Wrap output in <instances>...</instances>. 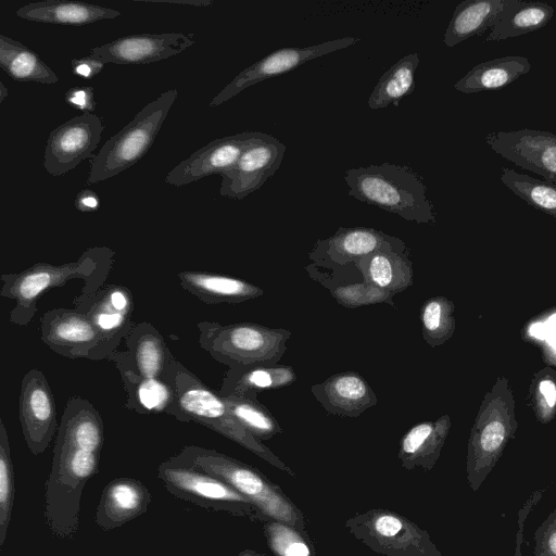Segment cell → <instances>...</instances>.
Instances as JSON below:
<instances>
[{
    "label": "cell",
    "instance_id": "6da1fadb",
    "mask_svg": "<svg viewBox=\"0 0 556 556\" xmlns=\"http://www.w3.org/2000/svg\"><path fill=\"white\" fill-rule=\"evenodd\" d=\"M115 252L108 247H92L75 262L54 265L36 263L12 274H2L0 295L15 302L9 313L10 323L27 326L37 312L40 296L51 289L62 287L73 279H81L84 287L73 301L80 309L101 288L113 268Z\"/></svg>",
    "mask_w": 556,
    "mask_h": 556
},
{
    "label": "cell",
    "instance_id": "7a4b0ae2",
    "mask_svg": "<svg viewBox=\"0 0 556 556\" xmlns=\"http://www.w3.org/2000/svg\"><path fill=\"white\" fill-rule=\"evenodd\" d=\"M163 380L174 391L178 421L203 425L252 452L273 467L295 477V472L287 464L238 422L224 397L179 361L175 358L169 364Z\"/></svg>",
    "mask_w": 556,
    "mask_h": 556
},
{
    "label": "cell",
    "instance_id": "3957f363",
    "mask_svg": "<svg viewBox=\"0 0 556 556\" xmlns=\"http://www.w3.org/2000/svg\"><path fill=\"white\" fill-rule=\"evenodd\" d=\"M100 453L55 438L43 503L45 522L54 536L66 540L77 533L83 491L98 473Z\"/></svg>",
    "mask_w": 556,
    "mask_h": 556
},
{
    "label": "cell",
    "instance_id": "277c9868",
    "mask_svg": "<svg viewBox=\"0 0 556 556\" xmlns=\"http://www.w3.org/2000/svg\"><path fill=\"white\" fill-rule=\"evenodd\" d=\"M349 195L417 224L435 220L422 178L409 166L383 163L349 168L344 173Z\"/></svg>",
    "mask_w": 556,
    "mask_h": 556
},
{
    "label": "cell",
    "instance_id": "5b68a950",
    "mask_svg": "<svg viewBox=\"0 0 556 556\" xmlns=\"http://www.w3.org/2000/svg\"><path fill=\"white\" fill-rule=\"evenodd\" d=\"M175 457L229 484L247 497L267 519L306 531L302 510L257 468L216 450L197 445L184 446Z\"/></svg>",
    "mask_w": 556,
    "mask_h": 556
},
{
    "label": "cell",
    "instance_id": "8992f818",
    "mask_svg": "<svg viewBox=\"0 0 556 556\" xmlns=\"http://www.w3.org/2000/svg\"><path fill=\"white\" fill-rule=\"evenodd\" d=\"M197 328L200 346L228 367L278 364L291 337L288 329L254 323L220 325L204 320Z\"/></svg>",
    "mask_w": 556,
    "mask_h": 556
},
{
    "label": "cell",
    "instance_id": "52a82bcc",
    "mask_svg": "<svg viewBox=\"0 0 556 556\" xmlns=\"http://www.w3.org/2000/svg\"><path fill=\"white\" fill-rule=\"evenodd\" d=\"M177 97V89L162 92L110 137L90 161L87 182L108 180L139 162L154 142Z\"/></svg>",
    "mask_w": 556,
    "mask_h": 556
},
{
    "label": "cell",
    "instance_id": "ba28073f",
    "mask_svg": "<svg viewBox=\"0 0 556 556\" xmlns=\"http://www.w3.org/2000/svg\"><path fill=\"white\" fill-rule=\"evenodd\" d=\"M156 472L166 490L180 500L261 523L268 520L247 497L229 484L179 460L175 455L163 460Z\"/></svg>",
    "mask_w": 556,
    "mask_h": 556
},
{
    "label": "cell",
    "instance_id": "9c48e42d",
    "mask_svg": "<svg viewBox=\"0 0 556 556\" xmlns=\"http://www.w3.org/2000/svg\"><path fill=\"white\" fill-rule=\"evenodd\" d=\"M344 527L357 541L383 556H440L425 530L390 509L356 514L346 519Z\"/></svg>",
    "mask_w": 556,
    "mask_h": 556
},
{
    "label": "cell",
    "instance_id": "30bf717a",
    "mask_svg": "<svg viewBox=\"0 0 556 556\" xmlns=\"http://www.w3.org/2000/svg\"><path fill=\"white\" fill-rule=\"evenodd\" d=\"M40 330L42 342L61 356L109 361L100 332L83 311L51 308L40 317Z\"/></svg>",
    "mask_w": 556,
    "mask_h": 556
},
{
    "label": "cell",
    "instance_id": "8fae6325",
    "mask_svg": "<svg viewBox=\"0 0 556 556\" xmlns=\"http://www.w3.org/2000/svg\"><path fill=\"white\" fill-rule=\"evenodd\" d=\"M103 130V119L96 113H81L55 127L45 146L43 168L51 176H63L84 160H92Z\"/></svg>",
    "mask_w": 556,
    "mask_h": 556
},
{
    "label": "cell",
    "instance_id": "7c38bea8",
    "mask_svg": "<svg viewBox=\"0 0 556 556\" xmlns=\"http://www.w3.org/2000/svg\"><path fill=\"white\" fill-rule=\"evenodd\" d=\"M358 41L359 38L344 37L308 47H285L275 50L236 75L210 101L208 106H218L255 84L293 71L307 61L348 48Z\"/></svg>",
    "mask_w": 556,
    "mask_h": 556
},
{
    "label": "cell",
    "instance_id": "4fadbf2b",
    "mask_svg": "<svg viewBox=\"0 0 556 556\" xmlns=\"http://www.w3.org/2000/svg\"><path fill=\"white\" fill-rule=\"evenodd\" d=\"M285 151L286 146L276 137L253 131L237 163L220 175V195L242 200L257 191L280 167Z\"/></svg>",
    "mask_w": 556,
    "mask_h": 556
},
{
    "label": "cell",
    "instance_id": "5bb4252c",
    "mask_svg": "<svg viewBox=\"0 0 556 556\" xmlns=\"http://www.w3.org/2000/svg\"><path fill=\"white\" fill-rule=\"evenodd\" d=\"M18 418L26 445L31 454H42L56 435L55 401L45 374L38 368L28 370L18 395Z\"/></svg>",
    "mask_w": 556,
    "mask_h": 556
},
{
    "label": "cell",
    "instance_id": "9a60e30c",
    "mask_svg": "<svg viewBox=\"0 0 556 556\" xmlns=\"http://www.w3.org/2000/svg\"><path fill=\"white\" fill-rule=\"evenodd\" d=\"M485 141L505 160L556 181V134L529 128L501 130L488 134Z\"/></svg>",
    "mask_w": 556,
    "mask_h": 556
},
{
    "label": "cell",
    "instance_id": "2e32d148",
    "mask_svg": "<svg viewBox=\"0 0 556 556\" xmlns=\"http://www.w3.org/2000/svg\"><path fill=\"white\" fill-rule=\"evenodd\" d=\"M192 34L161 33L126 35L90 49L103 63L148 64L181 53L194 43Z\"/></svg>",
    "mask_w": 556,
    "mask_h": 556
},
{
    "label": "cell",
    "instance_id": "e0dca14e",
    "mask_svg": "<svg viewBox=\"0 0 556 556\" xmlns=\"http://www.w3.org/2000/svg\"><path fill=\"white\" fill-rule=\"evenodd\" d=\"M252 136L253 131H242L214 139L174 166L165 182L182 187L214 174L222 175L237 163Z\"/></svg>",
    "mask_w": 556,
    "mask_h": 556
},
{
    "label": "cell",
    "instance_id": "ac0fdd59",
    "mask_svg": "<svg viewBox=\"0 0 556 556\" xmlns=\"http://www.w3.org/2000/svg\"><path fill=\"white\" fill-rule=\"evenodd\" d=\"M386 248H406L397 237L369 227H339L327 239H319L309 258L328 265L345 266Z\"/></svg>",
    "mask_w": 556,
    "mask_h": 556
},
{
    "label": "cell",
    "instance_id": "d6986e66",
    "mask_svg": "<svg viewBox=\"0 0 556 556\" xmlns=\"http://www.w3.org/2000/svg\"><path fill=\"white\" fill-rule=\"evenodd\" d=\"M79 311L88 315L100 332L110 361L136 324L131 291L121 285H105Z\"/></svg>",
    "mask_w": 556,
    "mask_h": 556
},
{
    "label": "cell",
    "instance_id": "ffe728a7",
    "mask_svg": "<svg viewBox=\"0 0 556 556\" xmlns=\"http://www.w3.org/2000/svg\"><path fill=\"white\" fill-rule=\"evenodd\" d=\"M110 362L117 368L126 392L125 407L140 415L165 413L175 419L178 409L174 391L161 378L140 376L127 359L124 351H116Z\"/></svg>",
    "mask_w": 556,
    "mask_h": 556
},
{
    "label": "cell",
    "instance_id": "44dd1931",
    "mask_svg": "<svg viewBox=\"0 0 556 556\" xmlns=\"http://www.w3.org/2000/svg\"><path fill=\"white\" fill-rule=\"evenodd\" d=\"M149 489L138 479L117 478L102 490L94 520L103 531H112L143 515L151 503Z\"/></svg>",
    "mask_w": 556,
    "mask_h": 556
},
{
    "label": "cell",
    "instance_id": "7402d4cb",
    "mask_svg": "<svg viewBox=\"0 0 556 556\" xmlns=\"http://www.w3.org/2000/svg\"><path fill=\"white\" fill-rule=\"evenodd\" d=\"M314 397L332 415L358 417L378 403L370 384L356 371L334 374L311 388Z\"/></svg>",
    "mask_w": 556,
    "mask_h": 556
},
{
    "label": "cell",
    "instance_id": "603a6c76",
    "mask_svg": "<svg viewBox=\"0 0 556 556\" xmlns=\"http://www.w3.org/2000/svg\"><path fill=\"white\" fill-rule=\"evenodd\" d=\"M177 277L186 291L206 304L241 303L264 294L260 287L224 274L184 270Z\"/></svg>",
    "mask_w": 556,
    "mask_h": 556
},
{
    "label": "cell",
    "instance_id": "cb8c5ba5",
    "mask_svg": "<svg viewBox=\"0 0 556 556\" xmlns=\"http://www.w3.org/2000/svg\"><path fill=\"white\" fill-rule=\"evenodd\" d=\"M125 355L134 369L144 378H161L175 359L163 336L150 323L135 324L124 339Z\"/></svg>",
    "mask_w": 556,
    "mask_h": 556
},
{
    "label": "cell",
    "instance_id": "d4e9b609",
    "mask_svg": "<svg viewBox=\"0 0 556 556\" xmlns=\"http://www.w3.org/2000/svg\"><path fill=\"white\" fill-rule=\"evenodd\" d=\"M355 267L366 282L393 295L413 285V263L407 248L378 250L358 261Z\"/></svg>",
    "mask_w": 556,
    "mask_h": 556
},
{
    "label": "cell",
    "instance_id": "484cf974",
    "mask_svg": "<svg viewBox=\"0 0 556 556\" xmlns=\"http://www.w3.org/2000/svg\"><path fill=\"white\" fill-rule=\"evenodd\" d=\"M15 14L23 20L36 23L87 25L116 18L122 13L112 8L80 1L43 0L22 5Z\"/></svg>",
    "mask_w": 556,
    "mask_h": 556
},
{
    "label": "cell",
    "instance_id": "4316f807",
    "mask_svg": "<svg viewBox=\"0 0 556 556\" xmlns=\"http://www.w3.org/2000/svg\"><path fill=\"white\" fill-rule=\"evenodd\" d=\"M296 380L292 366L255 364L228 367L219 390L222 396L254 393L288 387Z\"/></svg>",
    "mask_w": 556,
    "mask_h": 556
},
{
    "label": "cell",
    "instance_id": "83f0119b",
    "mask_svg": "<svg viewBox=\"0 0 556 556\" xmlns=\"http://www.w3.org/2000/svg\"><path fill=\"white\" fill-rule=\"evenodd\" d=\"M531 70L529 60L520 55H508L481 62L470 68L465 76L454 84L463 93L500 90Z\"/></svg>",
    "mask_w": 556,
    "mask_h": 556
},
{
    "label": "cell",
    "instance_id": "f1b7e54d",
    "mask_svg": "<svg viewBox=\"0 0 556 556\" xmlns=\"http://www.w3.org/2000/svg\"><path fill=\"white\" fill-rule=\"evenodd\" d=\"M507 0H465L456 5L444 34L448 48L492 28L500 20Z\"/></svg>",
    "mask_w": 556,
    "mask_h": 556
},
{
    "label": "cell",
    "instance_id": "f546056e",
    "mask_svg": "<svg viewBox=\"0 0 556 556\" xmlns=\"http://www.w3.org/2000/svg\"><path fill=\"white\" fill-rule=\"evenodd\" d=\"M553 15L554 8L547 3L507 0L485 41H501L535 31L543 28Z\"/></svg>",
    "mask_w": 556,
    "mask_h": 556
},
{
    "label": "cell",
    "instance_id": "4dcf8cb0",
    "mask_svg": "<svg viewBox=\"0 0 556 556\" xmlns=\"http://www.w3.org/2000/svg\"><path fill=\"white\" fill-rule=\"evenodd\" d=\"M443 419L416 424L406 431L399 445L397 457L406 470L417 467L430 469L439 453L445 432Z\"/></svg>",
    "mask_w": 556,
    "mask_h": 556
},
{
    "label": "cell",
    "instance_id": "1f68e13d",
    "mask_svg": "<svg viewBox=\"0 0 556 556\" xmlns=\"http://www.w3.org/2000/svg\"><path fill=\"white\" fill-rule=\"evenodd\" d=\"M0 67L16 81L53 85L59 80L37 52L3 34L0 35Z\"/></svg>",
    "mask_w": 556,
    "mask_h": 556
},
{
    "label": "cell",
    "instance_id": "d6a6232c",
    "mask_svg": "<svg viewBox=\"0 0 556 556\" xmlns=\"http://www.w3.org/2000/svg\"><path fill=\"white\" fill-rule=\"evenodd\" d=\"M419 54L412 52L396 61L379 78L368 98V106L378 110L399 102L415 89V73L419 64Z\"/></svg>",
    "mask_w": 556,
    "mask_h": 556
},
{
    "label": "cell",
    "instance_id": "836d02e7",
    "mask_svg": "<svg viewBox=\"0 0 556 556\" xmlns=\"http://www.w3.org/2000/svg\"><path fill=\"white\" fill-rule=\"evenodd\" d=\"M232 416L258 440H269L282 432L274 415L257 399V394H229L223 396Z\"/></svg>",
    "mask_w": 556,
    "mask_h": 556
},
{
    "label": "cell",
    "instance_id": "e575fe53",
    "mask_svg": "<svg viewBox=\"0 0 556 556\" xmlns=\"http://www.w3.org/2000/svg\"><path fill=\"white\" fill-rule=\"evenodd\" d=\"M501 181L527 204L556 217V184L503 167Z\"/></svg>",
    "mask_w": 556,
    "mask_h": 556
},
{
    "label": "cell",
    "instance_id": "d590c367",
    "mask_svg": "<svg viewBox=\"0 0 556 556\" xmlns=\"http://www.w3.org/2000/svg\"><path fill=\"white\" fill-rule=\"evenodd\" d=\"M263 531L269 549L276 556H315V547L307 531L268 519Z\"/></svg>",
    "mask_w": 556,
    "mask_h": 556
},
{
    "label": "cell",
    "instance_id": "8d00e7d4",
    "mask_svg": "<svg viewBox=\"0 0 556 556\" xmlns=\"http://www.w3.org/2000/svg\"><path fill=\"white\" fill-rule=\"evenodd\" d=\"M14 472L9 434L0 418V547L3 546L12 516L14 501Z\"/></svg>",
    "mask_w": 556,
    "mask_h": 556
},
{
    "label": "cell",
    "instance_id": "74e56055",
    "mask_svg": "<svg viewBox=\"0 0 556 556\" xmlns=\"http://www.w3.org/2000/svg\"><path fill=\"white\" fill-rule=\"evenodd\" d=\"M330 290L336 301L348 308H356L377 303H388L394 306L392 301L393 294L386 292L365 280H363V282L337 285L333 288H330Z\"/></svg>",
    "mask_w": 556,
    "mask_h": 556
},
{
    "label": "cell",
    "instance_id": "f35d334b",
    "mask_svg": "<svg viewBox=\"0 0 556 556\" xmlns=\"http://www.w3.org/2000/svg\"><path fill=\"white\" fill-rule=\"evenodd\" d=\"M446 308L445 301L439 298L429 299L420 308L424 339L430 345L438 344L445 337Z\"/></svg>",
    "mask_w": 556,
    "mask_h": 556
},
{
    "label": "cell",
    "instance_id": "ab89813d",
    "mask_svg": "<svg viewBox=\"0 0 556 556\" xmlns=\"http://www.w3.org/2000/svg\"><path fill=\"white\" fill-rule=\"evenodd\" d=\"M65 102L81 113H94L96 99L92 87H73L64 94Z\"/></svg>",
    "mask_w": 556,
    "mask_h": 556
},
{
    "label": "cell",
    "instance_id": "60d3db41",
    "mask_svg": "<svg viewBox=\"0 0 556 556\" xmlns=\"http://www.w3.org/2000/svg\"><path fill=\"white\" fill-rule=\"evenodd\" d=\"M104 64L91 55L71 60L72 72L76 76L87 79L97 76L103 70Z\"/></svg>",
    "mask_w": 556,
    "mask_h": 556
},
{
    "label": "cell",
    "instance_id": "b9f144b4",
    "mask_svg": "<svg viewBox=\"0 0 556 556\" xmlns=\"http://www.w3.org/2000/svg\"><path fill=\"white\" fill-rule=\"evenodd\" d=\"M504 437L505 428L503 424L500 421H492L485 426L481 433V446L486 452H493L502 444Z\"/></svg>",
    "mask_w": 556,
    "mask_h": 556
},
{
    "label": "cell",
    "instance_id": "7bdbcfd3",
    "mask_svg": "<svg viewBox=\"0 0 556 556\" xmlns=\"http://www.w3.org/2000/svg\"><path fill=\"white\" fill-rule=\"evenodd\" d=\"M100 205V199L93 190L84 189L75 198V207L80 212H94Z\"/></svg>",
    "mask_w": 556,
    "mask_h": 556
},
{
    "label": "cell",
    "instance_id": "ee69618b",
    "mask_svg": "<svg viewBox=\"0 0 556 556\" xmlns=\"http://www.w3.org/2000/svg\"><path fill=\"white\" fill-rule=\"evenodd\" d=\"M540 391L543 394L546 403L554 406L556 403V386L552 380H543L540 383Z\"/></svg>",
    "mask_w": 556,
    "mask_h": 556
},
{
    "label": "cell",
    "instance_id": "f6af8a7d",
    "mask_svg": "<svg viewBox=\"0 0 556 556\" xmlns=\"http://www.w3.org/2000/svg\"><path fill=\"white\" fill-rule=\"evenodd\" d=\"M142 3H166V4H181V5H193V7H208L213 4L211 0H191V1H177V0H137Z\"/></svg>",
    "mask_w": 556,
    "mask_h": 556
},
{
    "label": "cell",
    "instance_id": "bcb514c9",
    "mask_svg": "<svg viewBox=\"0 0 556 556\" xmlns=\"http://www.w3.org/2000/svg\"><path fill=\"white\" fill-rule=\"evenodd\" d=\"M238 556H266V555H264L263 553L247 548V549L241 551L238 554Z\"/></svg>",
    "mask_w": 556,
    "mask_h": 556
},
{
    "label": "cell",
    "instance_id": "7dc6e473",
    "mask_svg": "<svg viewBox=\"0 0 556 556\" xmlns=\"http://www.w3.org/2000/svg\"><path fill=\"white\" fill-rule=\"evenodd\" d=\"M8 96H9V90L4 86V84L1 81L0 83V103H2Z\"/></svg>",
    "mask_w": 556,
    "mask_h": 556
},
{
    "label": "cell",
    "instance_id": "c3c4849f",
    "mask_svg": "<svg viewBox=\"0 0 556 556\" xmlns=\"http://www.w3.org/2000/svg\"><path fill=\"white\" fill-rule=\"evenodd\" d=\"M549 547L552 552L556 555V532L553 533L549 538Z\"/></svg>",
    "mask_w": 556,
    "mask_h": 556
}]
</instances>
